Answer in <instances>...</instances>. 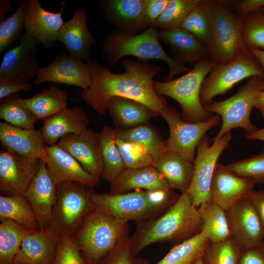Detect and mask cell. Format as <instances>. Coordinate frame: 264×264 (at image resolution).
Wrapping results in <instances>:
<instances>
[{
    "label": "cell",
    "mask_w": 264,
    "mask_h": 264,
    "mask_svg": "<svg viewBox=\"0 0 264 264\" xmlns=\"http://www.w3.org/2000/svg\"><path fill=\"white\" fill-rule=\"evenodd\" d=\"M57 144L72 156L87 173L100 180L103 161L98 132L87 128L79 133L64 136Z\"/></svg>",
    "instance_id": "obj_18"
},
{
    "label": "cell",
    "mask_w": 264,
    "mask_h": 264,
    "mask_svg": "<svg viewBox=\"0 0 264 264\" xmlns=\"http://www.w3.org/2000/svg\"><path fill=\"white\" fill-rule=\"evenodd\" d=\"M85 264H150L146 260L137 258L132 249L130 237L121 240L116 246L100 258L85 260Z\"/></svg>",
    "instance_id": "obj_44"
},
{
    "label": "cell",
    "mask_w": 264,
    "mask_h": 264,
    "mask_svg": "<svg viewBox=\"0 0 264 264\" xmlns=\"http://www.w3.org/2000/svg\"><path fill=\"white\" fill-rule=\"evenodd\" d=\"M202 222L198 209L186 192L158 218L137 223L130 237L134 254L150 244L166 242L177 244L201 231Z\"/></svg>",
    "instance_id": "obj_2"
},
{
    "label": "cell",
    "mask_w": 264,
    "mask_h": 264,
    "mask_svg": "<svg viewBox=\"0 0 264 264\" xmlns=\"http://www.w3.org/2000/svg\"><path fill=\"white\" fill-rule=\"evenodd\" d=\"M0 221V264H13L23 240L35 230L10 219Z\"/></svg>",
    "instance_id": "obj_35"
},
{
    "label": "cell",
    "mask_w": 264,
    "mask_h": 264,
    "mask_svg": "<svg viewBox=\"0 0 264 264\" xmlns=\"http://www.w3.org/2000/svg\"><path fill=\"white\" fill-rule=\"evenodd\" d=\"M116 138L115 129L108 126H104L101 132H98L103 161L102 178L110 183L125 169L122 156L116 143Z\"/></svg>",
    "instance_id": "obj_33"
},
{
    "label": "cell",
    "mask_w": 264,
    "mask_h": 264,
    "mask_svg": "<svg viewBox=\"0 0 264 264\" xmlns=\"http://www.w3.org/2000/svg\"><path fill=\"white\" fill-rule=\"evenodd\" d=\"M181 28L209 48L213 38V22L207 0H200L184 19Z\"/></svg>",
    "instance_id": "obj_37"
},
{
    "label": "cell",
    "mask_w": 264,
    "mask_h": 264,
    "mask_svg": "<svg viewBox=\"0 0 264 264\" xmlns=\"http://www.w3.org/2000/svg\"><path fill=\"white\" fill-rule=\"evenodd\" d=\"M254 107L260 112L264 118V88L257 94L254 100Z\"/></svg>",
    "instance_id": "obj_53"
},
{
    "label": "cell",
    "mask_w": 264,
    "mask_h": 264,
    "mask_svg": "<svg viewBox=\"0 0 264 264\" xmlns=\"http://www.w3.org/2000/svg\"><path fill=\"white\" fill-rule=\"evenodd\" d=\"M245 137L251 140H258L264 142V128L257 130L255 132L245 133Z\"/></svg>",
    "instance_id": "obj_55"
},
{
    "label": "cell",
    "mask_w": 264,
    "mask_h": 264,
    "mask_svg": "<svg viewBox=\"0 0 264 264\" xmlns=\"http://www.w3.org/2000/svg\"><path fill=\"white\" fill-rule=\"evenodd\" d=\"M226 166L239 176L251 179L255 183H264V152Z\"/></svg>",
    "instance_id": "obj_45"
},
{
    "label": "cell",
    "mask_w": 264,
    "mask_h": 264,
    "mask_svg": "<svg viewBox=\"0 0 264 264\" xmlns=\"http://www.w3.org/2000/svg\"><path fill=\"white\" fill-rule=\"evenodd\" d=\"M243 16L242 40L248 48L264 50V14L256 11Z\"/></svg>",
    "instance_id": "obj_43"
},
{
    "label": "cell",
    "mask_w": 264,
    "mask_h": 264,
    "mask_svg": "<svg viewBox=\"0 0 264 264\" xmlns=\"http://www.w3.org/2000/svg\"><path fill=\"white\" fill-rule=\"evenodd\" d=\"M28 0H21L16 11L0 22V54L13 45L24 27V16Z\"/></svg>",
    "instance_id": "obj_42"
},
{
    "label": "cell",
    "mask_w": 264,
    "mask_h": 264,
    "mask_svg": "<svg viewBox=\"0 0 264 264\" xmlns=\"http://www.w3.org/2000/svg\"><path fill=\"white\" fill-rule=\"evenodd\" d=\"M47 171L56 183L78 182L88 188L97 185L100 180L87 173L81 164L57 144L46 146Z\"/></svg>",
    "instance_id": "obj_24"
},
{
    "label": "cell",
    "mask_w": 264,
    "mask_h": 264,
    "mask_svg": "<svg viewBox=\"0 0 264 264\" xmlns=\"http://www.w3.org/2000/svg\"><path fill=\"white\" fill-rule=\"evenodd\" d=\"M106 111L113 119L117 129L125 130L147 124L153 116L146 105L131 99L114 97L108 102Z\"/></svg>",
    "instance_id": "obj_30"
},
{
    "label": "cell",
    "mask_w": 264,
    "mask_h": 264,
    "mask_svg": "<svg viewBox=\"0 0 264 264\" xmlns=\"http://www.w3.org/2000/svg\"><path fill=\"white\" fill-rule=\"evenodd\" d=\"M88 64L90 85L83 90L81 97L97 112L105 113L108 102L114 97L141 103L152 110L154 116H160L167 107L166 99L155 92L153 86L154 78L162 70L161 66L124 58L121 65L125 71L117 74L97 60H91Z\"/></svg>",
    "instance_id": "obj_1"
},
{
    "label": "cell",
    "mask_w": 264,
    "mask_h": 264,
    "mask_svg": "<svg viewBox=\"0 0 264 264\" xmlns=\"http://www.w3.org/2000/svg\"><path fill=\"white\" fill-rule=\"evenodd\" d=\"M0 218L11 220L33 230L40 229L34 210L23 194L0 196Z\"/></svg>",
    "instance_id": "obj_34"
},
{
    "label": "cell",
    "mask_w": 264,
    "mask_h": 264,
    "mask_svg": "<svg viewBox=\"0 0 264 264\" xmlns=\"http://www.w3.org/2000/svg\"><path fill=\"white\" fill-rule=\"evenodd\" d=\"M110 194L127 193L131 190L146 191L171 189L163 176L153 166L125 169L110 183Z\"/></svg>",
    "instance_id": "obj_28"
},
{
    "label": "cell",
    "mask_w": 264,
    "mask_h": 264,
    "mask_svg": "<svg viewBox=\"0 0 264 264\" xmlns=\"http://www.w3.org/2000/svg\"><path fill=\"white\" fill-rule=\"evenodd\" d=\"M264 88V77L254 76L238 92L220 101H213L203 106L207 112L220 116V129L212 141H216L235 128L243 129L246 133L255 132L258 128L251 121L250 114L257 94Z\"/></svg>",
    "instance_id": "obj_8"
},
{
    "label": "cell",
    "mask_w": 264,
    "mask_h": 264,
    "mask_svg": "<svg viewBox=\"0 0 264 264\" xmlns=\"http://www.w3.org/2000/svg\"><path fill=\"white\" fill-rule=\"evenodd\" d=\"M252 54L258 60L264 70V50L256 48H248Z\"/></svg>",
    "instance_id": "obj_56"
},
{
    "label": "cell",
    "mask_w": 264,
    "mask_h": 264,
    "mask_svg": "<svg viewBox=\"0 0 264 264\" xmlns=\"http://www.w3.org/2000/svg\"><path fill=\"white\" fill-rule=\"evenodd\" d=\"M0 118L11 125L26 129H34L37 121L18 93L0 100Z\"/></svg>",
    "instance_id": "obj_39"
},
{
    "label": "cell",
    "mask_w": 264,
    "mask_h": 264,
    "mask_svg": "<svg viewBox=\"0 0 264 264\" xmlns=\"http://www.w3.org/2000/svg\"><path fill=\"white\" fill-rule=\"evenodd\" d=\"M160 41L167 45L173 58L179 64L193 66L209 57V48L189 31L179 28L171 30L158 29Z\"/></svg>",
    "instance_id": "obj_25"
},
{
    "label": "cell",
    "mask_w": 264,
    "mask_h": 264,
    "mask_svg": "<svg viewBox=\"0 0 264 264\" xmlns=\"http://www.w3.org/2000/svg\"><path fill=\"white\" fill-rule=\"evenodd\" d=\"M192 264H203L200 255L196 259Z\"/></svg>",
    "instance_id": "obj_57"
},
{
    "label": "cell",
    "mask_w": 264,
    "mask_h": 264,
    "mask_svg": "<svg viewBox=\"0 0 264 264\" xmlns=\"http://www.w3.org/2000/svg\"><path fill=\"white\" fill-rule=\"evenodd\" d=\"M90 79L88 63L68 53H63L45 67L39 68L34 84L51 82L78 87L84 90L89 87Z\"/></svg>",
    "instance_id": "obj_17"
},
{
    "label": "cell",
    "mask_w": 264,
    "mask_h": 264,
    "mask_svg": "<svg viewBox=\"0 0 264 264\" xmlns=\"http://www.w3.org/2000/svg\"><path fill=\"white\" fill-rule=\"evenodd\" d=\"M66 92L52 85L22 101L36 120H43L59 113L67 108Z\"/></svg>",
    "instance_id": "obj_31"
},
{
    "label": "cell",
    "mask_w": 264,
    "mask_h": 264,
    "mask_svg": "<svg viewBox=\"0 0 264 264\" xmlns=\"http://www.w3.org/2000/svg\"><path fill=\"white\" fill-rule=\"evenodd\" d=\"M146 0H103L98 7L105 20L120 33L136 35L149 27Z\"/></svg>",
    "instance_id": "obj_16"
},
{
    "label": "cell",
    "mask_w": 264,
    "mask_h": 264,
    "mask_svg": "<svg viewBox=\"0 0 264 264\" xmlns=\"http://www.w3.org/2000/svg\"><path fill=\"white\" fill-rule=\"evenodd\" d=\"M238 264H264V243L262 242L242 250Z\"/></svg>",
    "instance_id": "obj_48"
},
{
    "label": "cell",
    "mask_w": 264,
    "mask_h": 264,
    "mask_svg": "<svg viewBox=\"0 0 264 264\" xmlns=\"http://www.w3.org/2000/svg\"><path fill=\"white\" fill-rule=\"evenodd\" d=\"M247 198L255 208L264 228V190H253Z\"/></svg>",
    "instance_id": "obj_51"
},
{
    "label": "cell",
    "mask_w": 264,
    "mask_h": 264,
    "mask_svg": "<svg viewBox=\"0 0 264 264\" xmlns=\"http://www.w3.org/2000/svg\"><path fill=\"white\" fill-rule=\"evenodd\" d=\"M255 184L251 179L237 176L226 165L217 163L211 185V199L226 210L247 198Z\"/></svg>",
    "instance_id": "obj_20"
},
{
    "label": "cell",
    "mask_w": 264,
    "mask_h": 264,
    "mask_svg": "<svg viewBox=\"0 0 264 264\" xmlns=\"http://www.w3.org/2000/svg\"><path fill=\"white\" fill-rule=\"evenodd\" d=\"M254 76L264 77V70L249 49L229 63L216 65L202 84V104L211 103L216 96L225 94L237 83Z\"/></svg>",
    "instance_id": "obj_9"
},
{
    "label": "cell",
    "mask_w": 264,
    "mask_h": 264,
    "mask_svg": "<svg viewBox=\"0 0 264 264\" xmlns=\"http://www.w3.org/2000/svg\"><path fill=\"white\" fill-rule=\"evenodd\" d=\"M58 236L50 229H39L23 240L13 264H53Z\"/></svg>",
    "instance_id": "obj_26"
},
{
    "label": "cell",
    "mask_w": 264,
    "mask_h": 264,
    "mask_svg": "<svg viewBox=\"0 0 264 264\" xmlns=\"http://www.w3.org/2000/svg\"><path fill=\"white\" fill-rule=\"evenodd\" d=\"M76 182L57 184L50 228L58 236L73 237L85 217L94 208L91 191Z\"/></svg>",
    "instance_id": "obj_7"
},
{
    "label": "cell",
    "mask_w": 264,
    "mask_h": 264,
    "mask_svg": "<svg viewBox=\"0 0 264 264\" xmlns=\"http://www.w3.org/2000/svg\"><path fill=\"white\" fill-rule=\"evenodd\" d=\"M129 232V221L94 208L73 237L85 260H95L113 249Z\"/></svg>",
    "instance_id": "obj_4"
},
{
    "label": "cell",
    "mask_w": 264,
    "mask_h": 264,
    "mask_svg": "<svg viewBox=\"0 0 264 264\" xmlns=\"http://www.w3.org/2000/svg\"><path fill=\"white\" fill-rule=\"evenodd\" d=\"M242 250L230 237L220 242H209L200 256L203 264H238Z\"/></svg>",
    "instance_id": "obj_40"
},
{
    "label": "cell",
    "mask_w": 264,
    "mask_h": 264,
    "mask_svg": "<svg viewBox=\"0 0 264 264\" xmlns=\"http://www.w3.org/2000/svg\"><path fill=\"white\" fill-rule=\"evenodd\" d=\"M216 65L206 58L178 78L163 82L154 81V89L158 94L170 97L179 104L184 121L194 123L205 121L213 115L204 109L200 92L204 79Z\"/></svg>",
    "instance_id": "obj_5"
},
{
    "label": "cell",
    "mask_w": 264,
    "mask_h": 264,
    "mask_svg": "<svg viewBox=\"0 0 264 264\" xmlns=\"http://www.w3.org/2000/svg\"><path fill=\"white\" fill-rule=\"evenodd\" d=\"M259 11L264 14V7L261 8L259 10Z\"/></svg>",
    "instance_id": "obj_58"
},
{
    "label": "cell",
    "mask_w": 264,
    "mask_h": 264,
    "mask_svg": "<svg viewBox=\"0 0 264 264\" xmlns=\"http://www.w3.org/2000/svg\"><path fill=\"white\" fill-rule=\"evenodd\" d=\"M1 147L21 156L43 161L47 159L46 146L40 131L0 123Z\"/></svg>",
    "instance_id": "obj_23"
},
{
    "label": "cell",
    "mask_w": 264,
    "mask_h": 264,
    "mask_svg": "<svg viewBox=\"0 0 264 264\" xmlns=\"http://www.w3.org/2000/svg\"><path fill=\"white\" fill-rule=\"evenodd\" d=\"M57 41L64 44L71 56L86 63L91 61V48L95 39L88 27L85 7L76 8L72 18L64 22Z\"/></svg>",
    "instance_id": "obj_22"
},
{
    "label": "cell",
    "mask_w": 264,
    "mask_h": 264,
    "mask_svg": "<svg viewBox=\"0 0 264 264\" xmlns=\"http://www.w3.org/2000/svg\"><path fill=\"white\" fill-rule=\"evenodd\" d=\"M201 222V231L209 233V242L223 241L231 237L224 210L211 199L199 205L198 208Z\"/></svg>",
    "instance_id": "obj_36"
},
{
    "label": "cell",
    "mask_w": 264,
    "mask_h": 264,
    "mask_svg": "<svg viewBox=\"0 0 264 264\" xmlns=\"http://www.w3.org/2000/svg\"><path fill=\"white\" fill-rule=\"evenodd\" d=\"M213 22V38L209 58L216 64L229 63L247 51L242 40L243 16L228 2L207 0Z\"/></svg>",
    "instance_id": "obj_6"
},
{
    "label": "cell",
    "mask_w": 264,
    "mask_h": 264,
    "mask_svg": "<svg viewBox=\"0 0 264 264\" xmlns=\"http://www.w3.org/2000/svg\"><path fill=\"white\" fill-rule=\"evenodd\" d=\"M91 199L94 208L128 221L138 223L158 215L151 205L146 191L141 190L113 195L91 192Z\"/></svg>",
    "instance_id": "obj_12"
},
{
    "label": "cell",
    "mask_w": 264,
    "mask_h": 264,
    "mask_svg": "<svg viewBox=\"0 0 264 264\" xmlns=\"http://www.w3.org/2000/svg\"><path fill=\"white\" fill-rule=\"evenodd\" d=\"M115 131L117 138L142 148L154 160L167 151L165 140L158 132L147 124L125 130L115 129Z\"/></svg>",
    "instance_id": "obj_32"
},
{
    "label": "cell",
    "mask_w": 264,
    "mask_h": 264,
    "mask_svg": "<svg viewBox=\"0 0 264 264\" xmlns=\"http://www.w3.org/2000/svg\"><path fill=\"white\" fill-rule=\"evenodd\" d=\"M170 0H146L145 16L148 27L154 26Z\"/></svg>",
    "instance_id": "obj_49"
},
{
    "label": "cell",
    "mask_w": 264,
    "mask_h": 264,
    "mask_svg": "<svg viewBox=\"0 0 264 264\" xmlns=\"http://www.w3.org/2000/svg\"><path fill=\"white\" fill-rule=\"evenodd\" d=\"M160 115L166 121L170 136L165 140L167 150L174 152L182 158L194 162L197 147L206 133L218 126L221 121L218 114L200 123H189L184 121L181 113L176 110L166 107Z\"/></svg>",
    "instance_id": "obj_10"
},
{
    "label": "cell",
    "mask_w": 264,
    "mask_h": 264,
    "mask_svg": "<svg viewBox=\"0 0 264 264\" xmlns=\"http://www.w3.org/2000/svg\"><path fill=\"white\" fill-rule=\"evenodd\" d=\"M264 7V0H243L236 4L237 13L244 15Z\"/></svg>",
    "instance_id": "obj_52"
},
{
    "label": "cell",
    "mask_w": 264,
    "mask_h": 264,
    "mask_svg": "<svg viewBox=\"0 0 264 264\" xmlns=\"http://www.w3.org/2000/svg\"><path fill=\"white\" fill-rule=\"evenodd\" d=\"M158 28L149 27L136 35H127L113 29L105 37L102 46L104 58L109 65L116 66L123 58L132 56L140 60H160L169 67L164 81L173 79L175 75L189 72L191 68L183 66L169 55L162 47L158 38Z\"/></svg>",
    "instance_id": "obj_3"
},
{
    "label": "cell",
    "mask_w": 264,
    "mask_h": 264,
    "mask_svg": "<svg viewBox=\"0 0 264 264\" xmlns=\"http://www.w3.org/2000/svg\"><path fill=\"white\" fill-rule=\"evenodd\" d=\"M12 8V4L8 0H0V22L4 21L5 15Z\"/></svg>",
    "instance_id": "obj_54"
},
{
    "label": "cell",
    "mask_w": 264,
    "mask_h": 264,
    "mask_svg": "<svg viewBox=\"0 0 264 264\" xmlns=\"http://www.w3.org/2000/svg\"><path fill=\"white\" fill-rule=\"evenodd\" d=\"M57 184L50 177L45 162L40 160L37 172L23 195L31 204L40 229L49 228L57 198Z\"/></svg>",
    "instance_id": "obj_19"
},
{
    "label": "cell",
    "mask_w": 264,
    "mask_h": 264,
    "mask_svg": "<svg viewBox=\"0 0 264 264\" xmlns=\"http://www.w3.org/2000/svg\"><path fill=\"white\" fill-rule=\"evenodd\" d=\"M200 0H170L155 26L159 29L164 30L181 28L185 18Z\"/></svg>",
    "instance_id": "obj_41"
},
{
    "label": "cell",
    "mask_w": 264,
    "mask_h": 264,
    "mask_svg": "<svg viewBox=\"0 0 264 264\" xmlns=\"http://www.w3.org/2000/svg\"><path fill=\"white\" fill-rule=\"evenodd\" d=\"M232 137L228 132L210 145L208 137L205 135L198 143L192 179L186 191L196 207L211 200V185L215 168L219 157L228 147Z\"/></svg>",
    "instance_id": "obj_11"
},
{
    "label": "cell",
    "mask_w": 264,
    "mask_h": 264,
    "mask_svg": "<svg viewBox=\"0 0 264 264\" xmlns=\"http://www.w3.org/2000/svg\"><path fill=\"white\" fill-rule=\"evenodd\" d=\"M32 88V86L26 82L12 80L0 81V100L22 91H28Z\"/></svg>",
    "instance_id": "obj_50"
},
{
    "label": "cell",
    "mask_w": 264,
    "mask_h": 264,
    "mask_svg": "<svg viewBox=\"0 0 264 264\" xmlns=\"http://www.w3.org/2000/svg\"><path fill=\"white\" fill-rule=\"evenodd\" d=\"M20 44L5 54L0 66V81L26 82L35 78L40 67L36 56L39 43L25 30Z\"/></svg>",
    "instance_id": "obj_13"
},
{
    "label": "cell",
    "mask_w": 264,
    "mask_h": 264,
    "mask_svg": "<svg viewBox=\"0 0 264 264\" xmlns=\"http://www.w3.org/2000/svg\"><path fill=\"white\" fill-rule=\"evenodd\" d=\"M152 166L163 176L172 189L182 193L189 188L194 173V162L167 151L154 160Z\"/></svg>",
    "instance_id": "obj_29"
},
{
    "label": "cell",
    "mask_w": 264,
    "mask_h": 264,
    "mask_svg": "<svg viewBox=\"0 0 264 264\" xmlns=\"http://www.w3.org/2000/svg\"><path fill=\"white\" fill-rule=\"evenodd\" d=\"M230 236L242 249L262 242L264 228L247 198L225 210Z\"/></svg>",
    "instance_id": "obj_15"
},
{
    "label": "cell",
    "mask_w": 264,
    "mask_h": 264,
    "mask_svg": "<svg viewBox=\"0 0 264 264\" xmlns=\"http://www.w3.org/2000/svg\"><path fill=\"white\" fill-rule=\"evenodd\" d=\"M89 119L80 107L66 108L44 121L40 130L45 144H57L64 136L77 134L88 128Z\"/></svg>",
    "instance_id": "obj_27"
},
{
    "label": "cell",
    "mask_w": 264,
    "mask_h": 264,
    "mask_svg": "<svg viewBox=\"0 0 264 264\" xmlns=\"http://www.w3.org/2000/svg\"><path fill=\"white\" fill-rule=\"evenodd\" d=\"M209 242V232L201 231L193 237L176 244L155 264H192Z\"/></svg>",
    "instance_id": "obj_38"
},
{
    "label": "cell",
    "mask_w": 264,
    "mask_h": 264,
    "mask_svg": "<svg viewBox=\"0 0 264 264\" xmlns=\"http://www.w3.org/2000/svg\"><path fill=\"white\" fill-rule=\"evenodd\" d=\"M40 160L21 156L1 147L0 151V194H23L34 176Z\"/></svg>",
    "instance_id": "obj_14"
},
{
    "label": "cell",
    "mask_w": 264,
    "mask_h": 264,
    "mask_svg": "<svg viewBox=\"0 0 264 264\" xmlns=\"http://www.w3.org/2000/svg\"><path fill=\"white\" fill-rule=\"evenodd\" d=\"M53 264H85V259L73 237H59Z\"/></svg>",
    "instance_id": "obj_47"
},
{
    "label": "cell",
    "mask_w": 264,
    "mask_h": 264,
    "mask_svg": "<svg viewBox=\"0 0 264 264\" xmlns=\"http://www.w3.org/2000/svg\"><path fill=\"white\" fill-rule=\"evenodd\" d=\"M116 143L125 169H138L153 165L154 158L142 148L117 138Z\"/></svg>",
    "instance_id": "obj_46"
},
{
    "label": "cell",
    "mask_w": 264,
    "mask_h": 264,
    "mask_svg": "<svg viewBox=\"0 0 264 264\" xmlns=\"http://www.w3.org/2000/svg\"><path fill=\"white\" fill-rule=\"evenodd\" d=\"M59 12L54 13L42 7L38 0H28L24 16V28L39 43L48 47L57 41V36L64 22V4Z\"/></svg>",
    "instance_id": "obj_21"
}]
</instances>
